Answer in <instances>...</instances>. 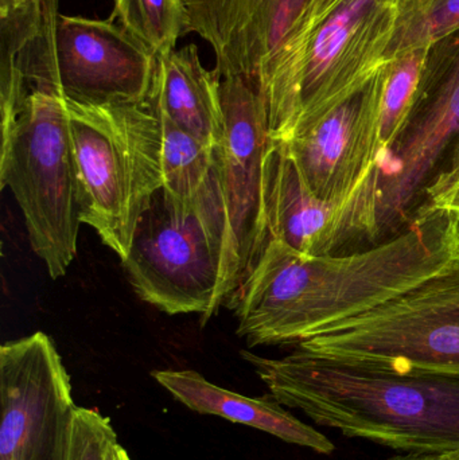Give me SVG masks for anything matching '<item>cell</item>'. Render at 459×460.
<instances>
[{"label":"cell","instance_id":"9","mask_svg":"<svg viewBox=\"0 0 459 460\" xmlns=\"http://www.w3.org/2000/svg\"><path fill=\"white\" fill-rule=\"evenodd\" d=\"M220 97L224 139L217 147V169L225 215L221 305L250 273L269 240L264 161L271 135L263 97L252 83L242 77L224 78Z\"/></svg>","mask_w":459,"mask_h":460},{"label":"cell","instance_id":"24","mask_svg":"<svg viewBox=\"0 0 459 460\" xmlns=\"http://www.w3.org/2000/svg\"><path fill=\"white\" fill-rule=\"evenodd\" d=\"M425 207L446 210V212L455 213V215L459 216V180L455 181L446 190L442 191L441 194L426 202Z\"/></svg>","mask_w":459,"mask_h":460},{"label":"cell","instance_id":"26","mask_svg":"<svg viewBox=\"0 0 459 460\" xmlns=\"http://www.w3.org/2000/svg\"><path fill=\"white\" fill-rule=\"evenodd\" d=\"M387 460H445V456H433V454H402Z\"/></svg>","mask_w":459,"mask_h":460},{"label":"cell","instance_id":"8","mask_svg":"<svg viewBox=\"0 0 459 460\" xmlns=\"http://www.w3.org/2000/svg\"><path fill=\"white\" fill-rule=\"evenodd\" d=\"M459 137V27L428 46L409 120L379 159L377 243L398 234Z\"/></svg>","mask_w":459,"mask_h":460},{"label":"cell","instance_id":"17","mask_svg":"<svg viewBox=\"0 0 459 460\" xmlns=\"http://www.w3.org/2000/svg\"><path fill=\"white\" fill-rule=\"evenodd\" d=\"M155 112L162 131V190L178 204H194L215 172L217 148L209 147L163 113Z\"/></svg>","mask_w":459,"mask_h":460},{"label":"cell","instance_id":"6","mask_svg":"<svg viewBox=\"0 0 459 460\" xmlns=\"http://www.w3.org/2000/svg\"><path fill=\"white\" fill-rule=\"evenodd\" d=\"M225 215L218 169L194 204L181 205L159 190L140 218L123 265L140 299L170 315L220 307Z\"/></svg>","mask_w":459,"mask_h":460},{"label":"cell","instance_id":"15","mask_svg":"<svg viewBox=\"0 0 459 460\" xmlns=\"http://www.w3.org/2000/svg\"><path fill=\"white\" fill-rule=\"evenodd\" d=\"M153 376L177 402L194 412L244 424L323 456L336 448L325 435L291 415L272 396H243L210 383L194 370H158Z\"/></svg>","mask_w":459,"mask_h":460},{"label":"cell","instance_id":"3","mask_svg":"<svg viewBox=\"0 0 459 460\" xmlns=\"http://www.w3.org/2000/svg\"><path fill=\"white\" fill-rule=\"evenodd\" d=\"M422 0H345L314 30L291 38L256 83L271 139L287 142L347 102L387 64L402 15Z\"/></svg>","mask_w":459,"mask_h":460},{"label":"cell","instance_id":"5","mask_svg":"<svg viewBox=\"0 0 459 460\" xmlns=\"http://www.w3.org/2000/svg\"><path fill=\"white\" fill-rule=\"evenodd\" d=\"M81 189V221L121 262L140 218L162 189L161 121L145 104L66 102Z\"/></svg>","mask_w":459,"mask_h":460},{"label":"cell","instance_id":"13","mask_svg":"<svg viewBox=\"0 0 459 460\" xmlns=\"http://www.w3.org/2000/svg\"><path fill=\"white\" fill-rule=\"evenodd\" d=\"M384 66L347 102L283 142L305 182L322 201H347L379 164Z\"/></svg>","mask_w":459,"mask_h":460},{"label":"cell","instance_id":"20","mask_svg":"<svg viewBox=\"0 0 459 460\" xmlns=\"http://www.w3.org/2000/svg\"><path fill=\"white\" fill-rule=\"evenodd\" d=\"M459 27V0H428L419 10L402 15L385 61L428 48Z\"/></svg>","mask_w":459,"mask_h":460},{"label":"cell","instance_id":"18","mask_svg":"<svg viewBox=\"0 0 459 460\" xmlns=\"http://www.w3.org/2000/svg\"><path fill=\"white\" fill-rule=\"evenodd\" d=\"M110 21H118L156 57L175 50L188 32L185 0H113Z\"/></svg>","mask_w":459,"mask_h":460},{"label":"cell","instance_id":"16","mask_svg":"<svg viewBox=\"0 0 459 460\" xmlns=\"http://www.w3.org/2000/svg\"><path fill=\"white\" fill-rule=\"evenodd\" d=\"M221 77L205 69L196 45L156 58L150 104L212 148L224 139Z\"/></svg>","mask_w":459,"mask_h":460},{"label":"cell","instance_id":"11","mask_svg":"<svg viewBox=\"0 0 459 460\" xmlns=\"http://www.w3.org/2000/svg\"><path fill=\"white\" fill-rule=\"evenodd\" d=\"M379 166L344 202L317 199L285 143L271 139L264 161V216L269 238L305 256L336 254L348 246L377 243Z\"/></svg>","mask_w":459,"mask_h":460},{"label":"cell","instance_id":"2","mask_svg":"<svg viewBox=\"0 0 459 460\" xmlns=\"http://www.w3.org/2000/svg\"><path fill=\"white\" fill-rule=\"evenodd\" d=\"M242 356L269 396L320 426L403 454L459 451V376L395 372L298 348L282 358Z\"/></svg>","mask_w":459,"mask_h":460},{"label":"cell","instance_id":"12","mask_svg":"<svg viewBox=\"0 0 459 460\" xmlns=\"http://www.w3.org/2000/svg\"><path fill=\"white\" fill-rule=\"evenodd\" d=\"M56 56L66 102L112 105L150 100L158 57L110 19L58 15Z\"/></svg>","mask_w":459,"mask_h":460},{"label":"cell","instance_id":"4","mask_svg":"<svg viewBox=\"0 0 459 460\" xmlns=\"http://www.w3.org/2000/svg\"><path fill=\"white\" fill-rule=\"evenodd\" d=\"M0 186L13 191L34 253L51 279L77 254L81 189L66 99L58 86L34 89L2 119Z\"/></svg>","mask_w":459,"mask_h":460},{"label":"cell","instance_id":"10","mask_svg":"<svg viewBox=\"0 0 459 460\" xmlns=\"http://www.w3.org/2000/svg\"><path fill=\"white\" fill-rule=\"evenodd\" d=\"M75 407L72 384L45 332L0 348V460H67Z\"/></svg>","mask_w":459,"mask_h":460},{"label":"cell","instance_id":"28","mask_svg":"<svg viewBox=\"0 0 459 460\" xmlns=\"http://www.w3.org/2000/svg\"><path fill=\"white\" fill-rule=\"evenodd\" d=\"M445 456V460H459V451H455V453L446 454Z\"/></svg>","mask_w":459,"mask_h":460},{"label":"cell","instance_id":"27","mask_svg":"<svg viewBox=\"0 0 459 460\" xmlns=\"http://www.w3.org/2000/svg\"><path fill=\"white\" fill-rule=\"evenodd\" d=\"M32 2H37V0H0V4L24 5Z\"/></svg>","mask_w":459,"mask_h":460},{"label":"cell","instance_id":"14","mask_svg":"<svg viewBox=\"0 0 459 460\" xmlns=\"http://www.w3.org/2000/svg\"><path fill=\"white\" fill-rule=\"evenodd\" d=\"M313 0H185L188 32L207 40L220 77L256 86L269 59L287 42Z\"/></svg>","mask_w":459,"mask_h":460},{"label":"cell","instance_id":"22","mask_svg":"<svg viewBox=\"0 0 459 460\" xmlns=\"http://www.w3.org/2000/svg\"><path fill=\"white\" fill-rule=\"evenodd\" d=\"M459 180V137L450 148L449 153L442 162L441 169L437 172L430 185L426 189L425 204L434 197L446 190L455 181ZM423 204V207H425Z\"/></svg>","mask_w":459,"mask_h":460},{"label":"cell","instance_id":"25","mask_svg":"<svg viewBox=\"0 0 459 460\" xmlns=\"http://www.w3.org/2000/svg\"><path fill=\"white\" fill-rule=\"evenodd\" d=\"M105 460H132L126 448L119 442L112 443L105 454Z\"/></svg>","mask_w":459,"mask_h":460},{"label":"cell","instance_id":"7","mask_svg":"<svg viewBox=\"0 0 459 460\" xmlns=\"http://www.w3.org/2000/svg\"><path fill=\"white\" fill-rule=\"evenodd\" d=\"M296 348L395 372L459 376V265Z\"/></svg>","mask_w":459,"mask_h":460},{"label":"cell","instance_id":"21","mask_svg":"<svg viewBox=\"0 0 459 460\" xmlns=\"http://www.w3.org/2000/svg\"><path fill=\"white\" fill-rule=\"evenodd\" d=\"M115 442L118 437L110 419L99 411L77 408L67 460H105L108 448Z\"/></svg>","mask_w":459,"mask_h":460},{"label":"cell","instance_id":"1","mask_svg":"<svg viewBox=\"0 0 459 460\" xmlns=\"http://www.w3.org/2000/svg\"><path fill=\"white\" fill-rule=\"evenodd\" d=\"M459 265V216L423 207L366 251L305 256L269 238L229 297L251 348L298 345Z\"/></svg>","mask_w":459,"mask_h":460},{"label":"cell","instance_id":"23","mask_svg":"<svg viewBox=\"0 0 459 460\" xmlns=\"http://www.w3.org/2000/svg\"><path fill=\"white\" fill-rule=\"evenodd\" d=\"M344 2L345 0H313L312 4L307 8L304 21H302L298 29L296 30V32H294L288 40H291V38L301 37V35L307 34V32L314 30L318 24L322 23V22L325 21V19L328 18V16ZM422 2L423 4H425L428 0H422Z\"/></svg>","mask_w":459,"mask_h":460},{"label":"cell","instance_id":"19","mask_svg":"<svg viewBox=\"0 0 459 460\" xmlns=\"http://www.w3.org/2000/svg\"><path fill=\"white\" fill-rule=\"evenodd\" d=\"M426 53L428 48L415 49L385 64L379 120L382 155L395 142L409 120L419 88Z\"/></svg>","mask_w":459,"mask_h":460}]
</instances>
